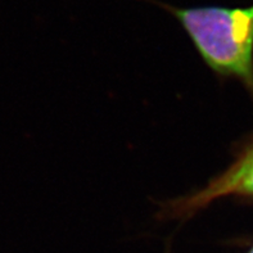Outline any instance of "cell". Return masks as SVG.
<instances>
[{
    "mask_svg": "<svg viewBox=\"0 0 253 253\" xmlns=\"http://www.w3.org/2000/svg\"><path fill=\"white\" fill-rule=\"evenodd\" d=\"M167 8L211 70L237 77L253 91V5Z\"/></svg>",
    "mask_w": 253,
    "mask_h": 253,
    "instance_id": "cell-1",
    "label": "cell"
},
{
    "mask_svg": "<svg viewBox=\"0 0 253 253\" xmlns=\"http://www.w3.org/2000/svg\"><path fill=\"white\" fill-rule=\"evenodd\" d=\"M231 194L253 196V145L205 189L169 205L167 213L172 217H188L216 199Z\"/></svg>",
    "mask_w": 253,
    "mask_h": 253,
    "instance_id": "cell-2",
    "label": "cell"
},
{
    "mask_svg": "<svg viewBox=\"0 0 253 253\" xmlns=\"http://www.w3.org/2000/svg\"><path fill=\"white\" fill-rule=\"evenodd\" d=\"M248 253H253V248H252V250H251V251H250V252H248Z\"/></svg>",
    "mask_w": 253,
    "mask_h": 253,
    "instance_id": "cell-3",
    "label": "cell"
}]
</instances>
